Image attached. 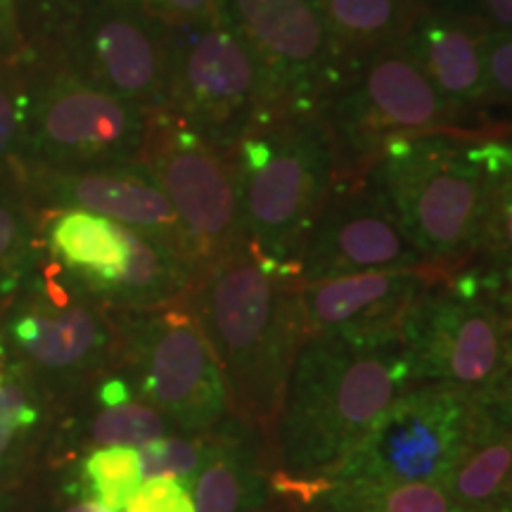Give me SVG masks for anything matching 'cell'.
Listing matches in <instances>:
<instances>
[{"mask_svg":"<svg viewBox=\"0 0 512 512\" xmlns=\"http://www.w3.org/2000/svg\"><path fill=\"white\" fill-rule=\"evenodd\" d=\"M124 512H195L192 484L176 477H152L128 498Z\"/></svg>","mask_w":512,"mask_h":512,"instance_id":"f1b7e54d","label":"cell"},{"mask_svg":"<svg viewBox=\"0 0 512 512\" xmlns=\"http://www.w3.org/2000/svg\"><path fill=\"white\" fill-rule=\"evenodd\" d=\"M131 392L133 387L124 377H107L98 387V399L102 401V406H119V403L131 401Z\"/></svg>","mask_w":512,"mask_h":512,"instance_id":"74e56055","label":"cell"},{"mask_svg":"<svg viewBox=\"0 0 512 512\" xmlns=\"http://www.w3.org/2000/svg\"><path fill=\"white\" fill-rule=\"evenodd\" d=\"M411 384L406 344L306 339L287 380L275 470L292 479H330Z\"/></svg>","mask_w":512,"mask_h":512,"instance_id":"7a4b0ae2","label":"cell"},{"mask_svg":"<svg viewBox=\"0 0 512 512\" xmlns=\"http://www.w3.org/2000/svg\"><path fill=\"white\" fill-rule=\"evenodd\" d=\"M50 245L62 264L95 294L110 283L126 259L121 223L83 209L57 216L50 228Z\"/></svg>","mask_w":512,"mask_h":512,"instance_id":"603a6c76","label":"cell"},{"mask_svg":"<svg viewBox=\"0 0 512 512\" xmlns=\"http://www.w3.org/2000/svg\"><path fill=\"white\" fill-rule=\"evenodd\" d=\"M209 434H195V439L183 437H159L150 444L138 448L143 479L152 477H176L183 482H195L209 453Z\"/></svg>","mask_w":512,"mask_h":512,"instance_id":"83f0119b","label":"cell"},{"mask_svg":"<svg viewBox=\"0 0 512 512\" xmlns=\"http://www.w3.org/2000/svg\"><path fill=\"white\" fill-rule=\"evenodd\" d=\"M498 505L505 508L508 512H512V467L508 472V479H505L503 489H501V496H498Z\"/></svg>","mask_w":512,"mask_h":512,"instance_id":"b9f144b4","label":"cell"},{"mask_svg":"<svg viewBox=\"0 0 512 512\" xmlns=\"http://www.w3.org/2000/svg\"><path fill=\"white\" fill-rule=\"evenodd\" d=\"M95 5H107V3H138V0H93Z\"/></svg>","mask_w":512,"mask_h":512,"instance_id":"f6af8a7d","label":"cell"},{"mask_svg":"<svg viewBox=\"0 0 512 512\" xmlns=\"http://www.w3.org/2000/svg\"><path fill=\"white\" fill-rule=\"evenodd\" d=\"M64 512H114L110 508H105V505L98 503V501H91V498H86V501L72 505V508H67Z\"/></svg>","mask_w":512,"mask_h":512,"instance_id":"ab89813d","label":"cell"},{"mask_svg":"<svg viewBox=\"0 0 512 512\" xmlns=\"http://www.w3.org/2000/svg\"><path fill=\"white\" fill-rule=\"evenodd\" d=\"M0 422L12 430H22V427H31L38 422V408L15 382L0 387Z\"/></svg>","mask_w":512,"mask_h":512,"instance_id":"d6a6232c","label":"cell"},{"mask_svg":"<svg viewBox=\"0 0 512 512\" xmlns=\"http://www.w3.org/2000/svg\"><path fill=\"white\" fill-rule=\"evenodd\" d=\"M126 259L117 275L98 292L121 309H152L183 299L197 271L176 245L159 235L121 226Z\"/></svg>","mask_w":512,"mask_h":512,"instance_id":"ffe728a7","label":"cell"},{"mask_svg":"<svg viewBox=\"0 0 512 512\" xmlns=\"http://www.w3.org/2000/svg\"><path fill=\"white\" fill-rule=\"evenodd\" d=\"M140 164L174 207L197 273L245 245L233 150L214 145L174 110L159 105L150 107Z\"/></svg>","mask_w":512,"mask_h":512,"instance_id":"8992f818","label":"cell"},{"mask_svg":"<svg viewBox=\"0 0 512 512\" xmlns=\"http://www.w3.org/2000/svg\"><path fill=\"white\" fill-rule=\"evenodd\" d=\"M271 460L233 418L211 432L209 453L192 482L195 512H266Z\"/></svg>","mask_w":512,"mask_h":512,"instance_id":"d6986e66","label":"cell"},{"mask_svg":"<svg viewBox=\"0 0 512 512\" xmlns=\"http://www.w3.org/2000/svg\"><path fill=\"white\" fill-rule=\"evenodd\" d=\"M512 467V434L496 430L479 415L451 472L441 486L456 510H475L496 505Z\"/></svg>","mask_w":512,"mask_h":512,"instance_id":"cb8c5ba5","label":"cell"},{"mask_svg":"<svg viewBox=\"0 0 512 512\" xmlns=\"http://www.w3.org/2000/svg\"><path fill=\"white\" fill-rule=\"evenodd\" d=\"M247 242L278 264L299 266L337 176L320 112L266 110L233 145Z\"/></svg>","mask_w":512,"mask_h":512,"instance_id":"3957f363","label":"cell"},{"mask_svg":"<svg viewBox=\"0 0 512 512\" xmlns=\"http://www.w3.org/2000/svg\"><path fill=\"white\" fill-rule=\"evenodd\" d=\"M448 275L437 266H418L297 283L304 342L337 337L354 344H403L420 299Z\"/></svg>","mask_w":512,"mask_h":512,"instance_id":"4fadbf2b","label":"cell"},{"mask_svg":"<svg viewBox=\"0 0 512 512\" xmlns=\"http://www.w3.org/2000/svg\"><path fill=\"white\" fill-rule=\"evenodd\" d=\"M150 107L102 91L81 74H57L36 110L38 152L62 169L138 164Z\"/></svg>","mask_w":512,"mask_h":512,"instance_id":"7c38bea8","label":"cell"},{"mask_svg":"<svg viewBox=\"0 0 512 512\" xmlns=\"http://www.w3.org/2000/svg\"><path fill=\"white\" fill-rule=\"evenodd\" d=\"M479 422L472 392L413 382L384 408L330 479L441 484Z\"/></svg>","mask_w":512,"mask_h":512,"instance_id":"30bf717a","label":"cell"},{"mask_svg":"<svg viewBox=\"0 0 512 512\" xmlns=\"http://www.w3.org/2000/svg\"><path fill=\"white\" fill-rule=\"evenodd\" d=\"M174 427V422L150 403H119V406H105L91 422V441L98 448L124 446L140 448Z\"/></svg>","mask_w":512,"mask_h":512,"instance_id":"4316f807","label":"cell"},{"mask_svg":"<svg viewBox=\"0 0 512 512\" xmlns=\"http://www.w3.org/2000/svg\"><path fill=\"white\" fill-rule=\"evenodd\" d=\"M512 299L477 266H463L420 299L406 328L413 382L482 392L505 368V328Z\"/></svg>","mask_w":512,"mask_h":512,"instance_id":"ba28073f","label":"cell"},{"mask_svg":"<svg viewBox=\"0 0 512 512\" xmlns=\"http://www.w3.org/2000/svg\"><path fill=\"white\" fill-rule=\"evenodd\" d=\"M486 105L512 102V31L489 29L484 41Z\"/></svg>","mask_w":512,"mask_h":512,"instance_id":"f546056e","label":"cell"},{"mask_svg":"<svg viewBox=\"0 0 512 512\" xmlns=\"http://www.w3.org/2000/svg\"><path fill=\"white\" fill-rule=\"evenodd\" d=\"M472 155L491 176L482 240L472 266L512 297V140L475 138Z\"/></svg>","mask_w":512,"mask_h":512,"instance_id":"7402d4cb","label":"cell"},{"mask_svg":"<svg viewBox=\"0 0 512 512\" xmlns=\"http://www.w3.org/2000/svg\"><path fill=\"white\" fill-rule=\"evenodd\" d=\"M15 432L17 430H12V427L3 425V422H0V458H3L5 453L10 451L12 441H15Z\"/></svg>","mask_w":512,"mask_h":512,"instance_id":"60d3db41","label":"cell"},{"mask_svg":"<svg viewBox=\"0 0 512 512\" xmlns=\"http://www.w3.org/2000/svg\"><path fill=\"white\" fill-rule=\"evenodd\" d=\"M164 107L223 150L261 112L278 110L264 67L228 19L169 27Z\"/></svg>","mask_w":512,"mask_h":512,"instance_id":"9c48e42d","label":"cell"},{"mask_svg":"<svg viewBox=\"0 0 512 512\" xmlns=\"http://www.w3.org/2000/svg\"><path fill=\"white\" fill-rule=\"evenodd\" d=\"M486 34L489 27L479 15L422 3L399 46L441 98L475 114L486 107Z\"/></svg>","mask_w":512,"mask_h":512,"instance_id":"2e32d148","label":"cell"},{"mask_svg":"<svg viewBox=\"0 0 512 512\" xmlns=\"http://www.w3.org/2000/svg\"><path fill=\"white\" fill-rule=\"evenodd\" d=\"M0 46L8 50H17L19 46L15 0H0Z\"/></svg>","mask_w":512,"mask_h":512,"instance_id":"8d00e7d4","label":"cell"},{"mask_svg":"<svg viewBox=\"0 0 512 512\" xmlns=\"http://www.w3.org/2000/svg\"><path fill=\"white\" fill-rule=\"evenodd\" d=\"M505 366L512 368V316L508 320V328H505Z\"/></svg>","mask_w":512,"mask_h":512,"instance_id":"7bdbcfd3","label":"cell"},{"mask_svg":"<svg viewBox=\"0 0 512 512\" xmlns=\"http://www.w3.org/2000/svg\"><path fill=\"white\" fill-rule=\"evenodd\" d=\"M456 512H508L505 508H501V505H486V508H475V510H456Z\"/></svg>","mask_w":512,"mask_h":512,"instance_id":"ee69618b","label":"cell"},{"mask_svg":"<svg viewBox=\"0 0 512 512\" xmlns=\"http://www.w3.org/2000/svg\"><path fill=\"white\" fill-rule=\"evenodd\" d=\"M83 486L91 501L114 512H124L128 498L143 484V465L136 448H98L83 463Z\"/></svg>","mask_w":512,"mask_h":512,"instance_id":"484cf974","label":"cell"},{"mask_svg":"<svg viewBox=\"0 0 512 512\" xmlns=\"http://www.w3.org/2000/svg\"><path fill=\"white\" fill-rule=\"evenodd\" d=\"M332 41L351 69L399 46L422 0H320Z\"/></svg>","mask_w":512,"mask_h":512,"instance_id":"44dd1931","label":"cell"},{"mask_svg":"<svg viewBox=\"0 0 512 512\" xmlns=\"http://www.w3.org/2000/svg\"><path fill=\"white\" fill-rule=\"evenodd\" d=\"M24 223L19 211L12 204L0 200V266L15 259L22 245Z\"/></svg>","mask_w":512,"mask_h":512,"instance_id":"836d02e7","label":"cell"},{"mask_svg":"<svg viewBox=\"0 0 512 512\" xmlns=\"http://www.w3.org/2000/svg\"><path fill=\"white\" fill-rule=\"evenodd\" d=\"M470 136H422L387 145L366 183L430 266L453 273L475 261L491 176Z\"/></svg>","mask_w":512,"mask_h":512,"instance_id":"277c9868","label":"cell"},{"mask_svg":"<svg viewBox=\"0 0 512 512\" xmlns=\"http://www.w3.org/2000/svg\"><path fill=\"white\" fill-rule=\"evenodd\" d=\"M22 126V98H15L10 86L0 79V152H8Z\"/></svg>","mask_w":512,"mask_h":512,"instance_id":"e575fe53","label":"cell"},{"mask_svg":"<svg viewBox=\"0 0 512 512\" xmlns=\"http://www.w3.org/2000/svg\"><path fill=\"white\" fill-rule=\"evenodd\" d=\"M479 17L489 29L512 31V0H479Z\"/></svg>","mask_w":512,"mask_h":512,"instance_id":"d590c367","label":"cell"},{"mask_svg":"<svg viewBox=\"0 0 512 512\" xmlns=\"http://www.w3.org/2000/svg\"><path fill=\"white\" fill-rule=\"evenodd\" d=\"M76 41L83 79L143 107L164 105L169 88V24L138 3L93 5Z\"/></svg>","mask_w":512,"mask_h":512,"instance_id":"9a60e30c","label":"cell"},{"mask_svg":"<svg viewBox=\"0 0 512 512\" xmlns=\"http://www.w3.org/2000/svg\"><path fill=\"white\" fill-rule=\"evenodd\" d=\"M299 266L278 264L252 242L197 273L185 294L226 387L228 413L278 467V420L294 358L304 344Z\"/></svg>","mask_w":512,"mask_h":512,"instance_id":"6da1fadb","label":"cell"},{"mask_svg":"<svg viewBox=\"0 0 512 512\" xmlns=\"http://www.w3.org/2000/svg\"><path fill=\"white\" fill-rule=\"evenodd\" d=\"M138 5L169 27L214 24L226 19V0H138Z\"/></svg>","mask_w":512,"mask_h":512,"instance_id":"4dcf8cb0","label":"cell"},{"mask_svg":"<svg viewBox=\"0 0 512 512\" xmlns=\"http://www.w3.org/2000/svg\"><path fill=\"white\" fill-rule=\"evenodd\" d=\"M119 351L136 373L140 394L185 434H209L230 418L214 351L188 299L128 309Z\"/></svg>","mask_w":512,"mask_h":512,"instance_id":"52a82bcc","label":"cell"},{"mask_svg":"<svg viewBox=\"0 0 512 512\" xmlns=\"http://www.w3.org/2000/svg\"><path fill=\"white\" fill-rule=\"evenodd\" d=\"M477 411L496 430L512 434V368L505 366L482 392L475 394Z\"/></svg>","mask_w":512,"mask_h":512,"instance_id":"1f68e13d","label":"cell"},{"mask_svg":"<svg viewBox=\"0 0 512 512\" xmlns=\"http://www.w3.org/2000/svg\"><path fill=\"white\" fill-rule=\"evenodd\" d=\"M430 8L453 10V12H470V15H479V0H422Z\"/></svg>","mask_w":512,"mask_h":512,"instance_id":"f35d334b","label":"cell"},{"mask_svg":"<svg viewBox=\"0 0 512 512\" xmlns=\"http://www.w3.org/2000/svg\"><path fill=\"white\" fill-rule=\"evenodd\" d=\"M43 188L69 207L159 235L188 256L174 207L140 162L102 169L48 171Z\"/></svg>","mask_w":512,"mask_h":512,"instance_id":"e0dca14e","label":"cell"},{"mask_svg":"<svg viewBox=\"0 0 512 512\" xmlns=\"http://www.w3.org/2000/svg\"><path fill=\"white\" fill-rule=\"evenodd\" d=\"M226 19L264 67L278 110L323 112L354 72L320 0H226Z\"/></svg>","mask_w":512,"mask_h":512,"instance_id":"8fae6325","label":"cell"},{"mask_svg":"<svg viewBox=\"0 0 512 512\" xmlns=\"http://www.w3.org/2000/svg\"><path fill=\"white\" fill-rule=\"evenodd\" d=\"M297 512H456V508L441 484L330 479V484Z\"/></svg>","mask_w":512,"mask_h":512,"instance_id":"d4e9b609","label":"cell"},{"mask_svg":"<svg viewBox=\"0 0 512 512\" xmlns=\"http://www.w3.org/2000/svg\"><path fill=\"white\" fill-rule=\"evenodd\" d=\"M430 266L366 181L335 183L299 256V283Z\"/></svg>","mask_w":512,"mask_h":512,"instance_id":"5bb4252c","label":"cell"},{"mask_svg":"<svg viewBox=\"0 0 512 512\" xmlns=\"http://www.w3.org/2000/svg\"><path fill=\"white\" fill-rule=\"evenodd\" d=\"M320 114L335 145V183L366 181L370 166L396 140L439 133L484 138L465 126L472 114L441 98L401 46L358 64Z\"/></svg>","mask_w":512,"mask_h":512,"instance_id":"5b68a950","label":"cell"},{"mask_svg":"<svg viewBox=\"0 0 512 512\" xmlns=\"http://www.w3.org/2000/svg\"><path fill=\"white\" fill-rule=\"evenodd\" d=\"M12 337L31 361L53 373H86L100 368L114 349L119 332L91 304L72 302L62 290L43 306L24 311L12 323Z\"/></svg>","mask_w":512,"mask_h":512,"instance_id":"ac0fdd59","label":"cell"}]
</instances>
